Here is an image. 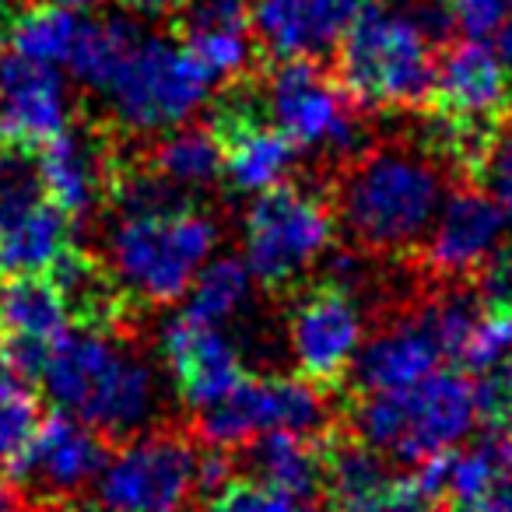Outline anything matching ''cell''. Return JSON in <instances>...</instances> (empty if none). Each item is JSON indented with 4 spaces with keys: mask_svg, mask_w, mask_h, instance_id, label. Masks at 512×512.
<instances>
[{
    "mask_svg": "<svg viewBox=\"0 0 512 512\" xmlns=\"http://www.w3.org/2000/svg\"><path fill=\"white\" fill-rule=\"evenodd\" d=\"M386 481H390V474H386L383 456L372 446H365L362 439L327 449V484L337 495V502L369 495V491H376Z\"/></svg>",
    "mask_w": 512,
    "mask_h": 512,
    "instance_id": "obj_29",
    "label": "cell"
},
{
    "mask_svg": "<svg viewBox=\"0 0 512 512\" xmlns=\"http://www.w3.org/2000/svg\"><path fill=\"white\" fill-rule=\"evenodd\" d=\"M120 165V158L92 130L67 127L57 141L36 151V172L43 197L53 207H60L71 221L88 218L102 204H109Z\"/></svg>",
    "mask_w": 512,
    "mask_h": 512,
    "instance_id": "obj_18",
    "label": "cell"
},
{
    "mask_svg": "<svg viewBox=\"0 0 512 512\" xmlns=\"http://www.w3.org/2000/svg\"><path fill=\"white\" fill-rule=\"evenodd\" d=\"M11 22H15V11L8 8V0H0V43H4V39H8Z\"/></svg>",
    "mask_w": 512,
    "mask_h": 512,
    "instance_id": "obj_42",
    "label": "cell"
},
{
    "mask_svg": "<svg viewBox=\"0 0 512 512\" xmlns=\"http://www.w3.org/2000/svg\"><path fill=\"white\" fill-rule=\"evenodd\" d=\"M460 512H512V470L505 477H498L477 502L463 505Z\"/></svg>",
    "mask_w": 512,
    "mask_h": 512,
    "instance_id": "obj_38",
    "label": "cell"
},
{
    "mask_svg": "<svg viewBox=\"0 0 512 512\" xmlns=\"http://www.w3.org/2000/svg\"><path fill=\"white\" fill-rule=\"evenodd\" d=\"M425 512H439V509H425Z\"/></svg>",
    "mask_w": 512,
    "mask_h": 512,
    "instance_id": "obj_45",
    "label": "cell"
},
{
    "mask_svg": "<svg viewBox=\"0 0 512 512\" xmlns=\"http://www.w3.org/2000/svg\"><path fill=\"white\" fill-rule=\"evenodd\" d=\"M432 463L435 477H439V491L453 495L456 509H463L512 470V428H491L467 449L435 456Z\"/></svg>",
    "mask_w": 512,
    "mask_h": 512,
    "instance_id": "obj_23",
    "label": "cell"
},
{
    "mask_svg": "<svg viewBox=\"0 0 512 512\" xmlns=\"http://www.w3.org/2000/svg\"><path fill=\"white\" fill-rule=\"evenodd\" d=\"M365 344V313L355 288L327 278L306 288L288 313V351L302 379L316 386L348 376Z\"/></svg>",
    "mask_w": 512,
    "mask_h": 512,
    "instance_id": "obj_12",
    "label": "cell"
},
{
    "mask_svg": "<svg viewBox=\"0 0 512 512\" xmlns=\"http://www.w3.org/2000/svg\"><path fill=\"white\" fill-rule=\"evenodd\" d=\"M207 446L239 449L267 432L316 435L327 425L320 386L302 376H246L218 404L197 411Z\"/></svg>",
    "mask_w": 512,
    "mask_h": 512,
    "instance_id": "obj_10",
    "label": "cell"
},
{
    "mask_svg": "<svg viewBox=\"0 0 512 512\" xmlns=\"http://www.w3.org/2000/svg\"><path fill=\"white\" fill-rule=\"evenodd\" d=\"M477 292L484 306L512 309V246H498L488 264L477 271Z\"/></svg>",
    "mask_w": 512,
    "mask_h": 512,
    "instance_id": "obj_36",
    "label": "cell"
},
{
    "mask_svg": "<svg viewBox=\"0 0 512 512\" xmlns=\"http://www.w3.org/2000/svg\"><path fill=\"white\" fill-rule=\"evenodd\" d=\"M123 4H127V8H134V0H123Z\"/></svg>",
    "mask_w": 512,
    "mask_h": 512,
    "instance_id": "obj_44",
    "label": "cell"
},
{
    "mask_svg": "<svg viewBox=\"0 0 512 512\" xmlns=\"http://www.w3.org/2000/svg\"><path fill=\"white\" fill-rule=\"evenodd\" d=\"M249 22L274 60H316L330 50L306 0H253Z\"/></svg>",
    "mask_w": 512,
    "mask_h": 512,
    "instance_id": "obj_25",
    "label": "cell"
},
{
    "mask_svg": "<svg viewBox=\"0 0 512 512\" xmlns=\"http://www.w3.org/2000/svg\"><path fill=\"white\" fill-rule=\"evenodd\" d=\"M477 418V386L463 372L439 369L407 390L362 393L355 432L379 456L418 467L460 449Z\"/></svg>",
    "mask_w": 512,
    "mask_h": 512,
    "instance_id": "obj_6",
    "label": "cell"
},
{
    "mask_svg": "<svg viewBox=\"0 0 512 512\" xmlns=\"http://www.w3.org/2000/svg\"><path fill=\"white\" fill-rule=\"evenodd\" d=\"M442 358H446V351H442L439 337L421 309V313L376 330L358 351L355 365H351V379H355L358 393L407 390V386L439 372Z\"/></svg>",
    "mask_w": 512,
    "mask_h": 512,
    "instance_id": "obj_20",
    "label": "cell"
},
{
    "mask_svg": "<svg viewBox=\"0 0 512 512\" xmlns=\"http://www.w3.org/2000/svg\"><path fill=\"white\" fill-rule=\"evenodd\" d=\"M39 4H67V8H88L95 0H39Z\"/></svg>",
    "mask_w": 512,
    "mask_h": 512,
    "instance_id": "obj_43",
    "label": "cell"
},
{
    "mask_svg": "<svg viewBox=\"0 0 512 512\" xmlns=\"http://www.w3.org/2000/svg\"><path fill=\"white\" fill-rule=\"evenodd\" d=\"M190 0H134V11H144V15H158V11L169 8H186Z\"/></svg>",
    "mask_w": 512,
    "mask_h": 512,
    "instance_id": "obj_40",
    "label": "cell"
},
{
    "mask_svg": "<svg viewBox=\"0 0 512 512\" xmlns=\"http://www.w3.org/2000/svg\"><path fill=\"white\" fill-rule=\"evenodd\" d=\"M183 46L204 64L214 81L235 78L249 64V32L242 29H200L183 32Z\"/></svg>",
    "mask_w": 512,
    "mask_h": 512,
    "instance_id": "obj_30",
    "label": "cell"
},
{
    "mask_svg": "<svg viewBox=\"0 0 512 512\" xmlns=\"http://www.w3.org/2000/svg\"><path fill=\"white\" fill-rule=\"evenodd\" d=\"M71 249V218L43 197L0 221V278L53 274Z\"/></svg>",
    "mask_w": 512,
    "mask_h": 512,
    "instance_id": "obj_21",
    "label": "cell"
},
{
    "mask_svg": "<svg viewBox=\"0 0 512 512\" xmlns=\"http://www.w3.org/2000/svg\"><path fill=\"white\" fill-rule=\"evenodd\" d=\"M264 109L299 151L344 155L358 144V102L316 60H278L264 78Z\"/></svg>",
    "mask_w": 512,
    "mask_h": 512,
    "instance_id": "obj_11",
    "label": "cell"
},
{
    "mask_svg": "<svg viewBox=\"0 0 512 512\" xmlns=\"http://www.w3.org/2000/svg\"><path fill=\"white\" fill-rule=\"evenodd\" d=\"M509 225V211L495 197L477 190H456L442 200L425 242L421 264L435 278H477L498 249Z\"/></svg>",
    "mask_w": 512,
    "mask_h": 512,
    "instance_id": "obj_17",
    "label": "cell"
},
{
    "mask_svg": "<svg viewBox=\"0 0 512 512\" xmlns=\"http://www.w3.org/2000/svg\"><path fill=\"white\" fill-rule=\"evenodd\" d=\"M200 495V453L176 432H148L106 456L95 477L102 512H186Z\"/></svg>",
    "mask_w": 512,
    "mask_h": 512,
    "instance_id": "obj_9",
    "label": "cell"
},
{
    "mask_svg": "<svg viewBox=\"0 0 512 512\" xmlns=\"http://www.w3.org/2000/svg\"><path fill=\"white\" fill-rule=\"evenodd\" d=\"M207 127L214 130L221 144L225 179L232 190L264 193L271 186L285 183L299 148L267 116L264 102H256L253 95L242 92L232 95L228 102H221Z\"/></svg>",
    "mask_w": 512,
    "mask_h": 512,
    "instance_id": "obj_14",
    "label": "cell"
},
{
    "mask_svg": "<svg viewBox=\"0 0 512 512\" xmlns=\"http://www.w3.org/2000/svg\"><path fill=\"white\" fill-rule=\"evenodd\" d=\"M253 274L246 264L232 260V256H221L214 264H207L197 274V281L190 285V299H186L183 313L197 316L214 327H225L232 316H239V309L253 295Z\"/></svg>",
    "mask_w": 512,
    "mask_h": 512,
    "instance_id": "obj_27",
    "label": "cell"
},
{
    "mask_svg": "<svg viewBox=\"0 0 512 512\" xmlns=\"http://www.w3.org/2000/svg\"><path fill=\"white\" fill-rule=\"evenodd\" d=\"M88 25V15L67 4H36L29 11H18L4 43L15 53L32 60H43L53 67H67L81 43V32Z\"/></svg>",
    "mask_w": 512,
    "mask_h": 512,
    "instance_id": "obj_24",
    "label": "cell"
},
{
    "mask_svg": "<svg viewBox=\"0 0 512 512\" xmlns=\"http://www.w3.org/2000/svg\"><path fill=\"white\" fill-rule=\"evenodd\" d=\"M207 512H320V505L313 495H295L264 481H232L211 498Z\"/></svg>",
    "mask_w": 512,
    "mask_h": 512,
    "instance_id": "obj_31",
    "label": "cell"
},
{
    "mask_svg": "<svg viewBox=\"0 0 512 512\" xmlns=\"http://www.w3.org/2000/svg\"><path fill=\"white\" fill-rule=\"evenodd\" d=\"M0 512H25L18 484L15 481H4V477H0Z\"/></svg>",
    "mask_w": 512,
    "mask_h": 512,
    "instance_id": "obj_39",
    "label": "cell"
},
{
    "mask_svg": "<svg viewBox=\"0 0 512 512\" xmlns=\"http://www.w3.org/2000/svg\"><path fill=\"white\" fill-rule=\"evenodd\" d=\"M425 106L432 109L428 151L456 172L477 179L498 134L512 120L509 64L474 36L446 46L435 64Z\"/></svg>",
    "mask_w": 512,
    "mask_h": 512,
    "instance_id": "obj_4",
    "label": "cell"
},
{
    "mask_svg": "<svg viewBox=\"0 0 512 512\" xmlns=\"http://www.w3.org/2000/svg\"><path fill=\"white\" fill-rule=\"evenodd\" d=\"M428 498L432 495L421 484V477L407 474V477H390V481L379 484L369 495L344 498V502H337V512H425Z\"/></svg>",
    "mask_w": 512,
    "mask_h": 512,
    "instance_id": "obj_32",
    "label": "cell"
},
{
    "mask_svg": "<svg viewBox=\"0 0 512 512\" xmlns=\"http://www.w3.org/2000/svg\"><path fill=\"white\" fill-rule=\"evenodd\" d=\"M158 351H162V362L176 383L179 397L193 411L218 404L225 393H232L249 376L242 351L235 348L232 337L190 313H179L165 323Z\"/></svg>",
    "mask_w": 512,
    "mask_h": 512,
    "instance_id": "obj_15",
    "label": "cell"
},
{
    "mask_svg": "<svg viewBox=\"0 0 512 512\" xmlns=\"http://www.w3.org/2000/svg\"><path fill=\"white\" fill-rule=\"evenodd\" d=\"M477 183L488 186L491 197L512 214V120L505 123V130L498 134V141H495V148H491Z\"/></svg>",
    "mask_w": 512,
    "mask_h": 512,
    "instance_id": "obj_35",
    "label": "cell"
},
{
    "mask_svg": "<svg viewBox=\"0 0 512 512\" xmlns=\"http://www.w3.org/2000/svg\"><path fill=\"white\" fill-rule=\"evenodd\" d=\"M442 8L467 36L484 39L505 25V18L512 15V0H442Z\"/></svg>",
    "mask_w": 512,
    "mask_h": 512,
    "instance_id": "obj_34",
    "label": "cell"
},
{
    "mask_svg": "<svg viewBox=\"0 0 512 512\" xmlns=\"http://www.w3.org/2000/svg\"><path fill=\"white\" fill-rule=\"evenodd\" d=\"M453 22L446 8H369L337 43V81L365 109H411L432 92L439 39Z\"/></svg>",
    "mask_w": 512,
    "mask_h": 512,
    "instance_id": "obj_2",
    "label": "cell"
},
{
    "mask_svg": "<svg viewBox=\"0 0 512 512\" xmlns=\"http://www.w3.org/2000/svg\"><path fill=\"white\" fill-rule=\"evenodd\" d=\"M106 456V442H102V435L95 428L57 411L53 418L39 421L11 470H15L22 484H32V488L46 491V495L64 498L88 488L99 477Z\"/></svg>",
    "mask_w": 512,
    "mask_h": 512,
    "instance_id": "obj_19",
    "label": "cell"
},
{
    "mask_svg": "<svg viewBox=\"0 0 512 512\" xmlns=\"http://www.w3.org/2000/svg\"><path fill=\"white\" fill-rule=\"evenodd\" d=\"M498 32H502V36H498V53H502V60L509 64V71H512V15L505 18V25Z\"/></svg>",
    "mask_w": 512,
    "mask_h": 512,
    "instance_id": "obj_41",
    "label": "cell"
},
{
    "mask_svg": "<svg viewBox=\"0 0 512 512\" xmlns=\"http://www.w3.org/2000/svg\"><path fill=\"white\" fill-rule=\"evenodd\" d=\"M148 169H155L162 179H169L179 190H200L211 186L218 176H225L221 162V144L211 127H186L172 130L158 148L151 151Z\"/></svg>",
    "mask_w": 512,
    "mask_h": 512,
    "instance_id": "obj_26",
    "label": "cell"
},
{
    "mask_svg": "<svg viewBox=\"0 0 512 512\" xmlns=\"http://www.w3.org/2000/svg\"><path fill=\"white\" fill-rule=\"evenodd\" d=\"M442 200L435 158L411 144H383L365 151L341 179L337 211L362 249L404 253L425 242Z\"/></svg>",
    "mask_w": 512,
    "mask_h": 512,
    "instance_id": "obj_3",
    "label": "cell"
},
{
    "mask_svg": "<svg viewBox=\"0 0 512 512\" xmlns=\"http://www.w3.org/2000/svg\"><path fill=\"white\" fill-rule=\"evenodd\" d=\"M71 323V302L50 274L0 278V351L25 379L43 372L46 355Z\"/></svg>",
    "mask_w": 512,
    "mask_h": 512,
    "instance_id": "obj_16",
    "label": "cell"
},
{
    "mask_svg": "<svg viewBox=\"0 0 512 512\" xmlns=\"http://www.w3.org/2000/svg\"><path fill=\"white\" fill-rule=\"evenodd\" d=\"M253 0H190L183 15V32L200 29H242L249 32Z\"/></svg>",
    "mask_w": 512,
    "mask_h": 512,
    "instance_id": "obj_33",
    "label": "cell"
},
{
    "mask_svg": "<svg viewBox=\"0 0 512 512\" xmlns=\"http://www.w3.org/2000/svg\"><path fill=\"white\" fill-rule=\"evenodd\" d=\"M46 400L99 435H134L158 414L155 369L102 327L67 330L43 362Z\"/></svg>",
    "mask_w": 512,
    "mask_h": 512,
    "instance_id": "obj_1",
    "label": "cell"
},
{
    "mask_svg": "<svg viewBox=\"0 0 512 512\" xmlns=\"http://www.w3.org/2000/svg\"><path fill=\"white\" fill-rule=\"evenodd\" d=\"M71 127V95L60 67L0 53V144L22 151H43Z\"/></svg>",
    "mask_w": 512,
    "mask_h": 512,
    "instance_id": "obj_13",
    "label": "cell"
},
{
    "mask_svg": "<svg viewBox=\"0 0 512 512\" xmlns=\"http://www.w3.org/2000/svg\"><path fill=\"white\" fill-rule=\"evenodd\" d=\"M218 225L190 200L116 211L109 228V274L123 292L148 306H165L190 292L211 260Z\"/></svg>",
    "mask_w": 512,
    "mask_h": 512,
    "instance_id": "obj_5",
    "label": "cell"
},
{
    "mask_svg": "<svg viewBox=\"0 0 512 512\" xmlns=\"http://www.w3.org/2000/svg\"><path fill=\"white\" fill-rule=\"evenodd\" d=\"M246 463L253 481L295 495H313L327 481V453H320L313 435L267 432L246 446Z\"/></svg>",
    "mask_w": 512,
    "mask_h": 512,
    "instance_id": "obj_22",
    "label": "cell"
},
{
    "mask_svg": "<svg viewBox=\"0 0 512 512\" xmlns=\"http://www.w3.org/2000/svg\"><path fill=\"white\" fill-rule=\"evenodd\" d=\"M214 78L183 39L137 36L123 64L102 88L113 120L130 134L176 130L207 102Z\"/></svg>",
    "mask_w": 512,
    "mask_h": 512,
    "instance_id": "obj_7",
    "label": "cell"
},
{
    "mask_svg": "<svg viewBox=\"0 0 512 512\" xmlns=\"http://www.w3.org/2000/svg\"><path fill=\"white\" fill-rule=\"evenodd\" d=\"M306 4H309V11H313L327 46L341 43V36L351 29V22L369 8V0H306Z\"/></svg>",
    "mask_w": 512,
    "mask_h": 512,
    "instance_id": "obj_37",
    "label": "cell"
},
{
    "mask_svg": "<svg viewBox=\"0 0 512 512\" xmlns=\"http://www.w3.org/2000/svg\"><path fill=\"white\" fill-rule=\"evenodd\" d=\"M36 425L39 411L36 397L29 393V379L0 351V470L15 467Z\"/></svg>",
    "mask_w": 512,
    "mask_h": 512,
    "instance_id": "obj_28",
    "label": "cell"
},
{
    "mask_svg": "<svg viewBox=\"0 0 512 512\" xmlns=\"http://www.w3.org/2000/svg\"><path fill=\"white\" fill-rule=\"evenodd\" d=\"M334 207L299 183H278L256 193L242 225L246 267L260 285L288 288L334 242Z\"/></svg>",
    "mask_w": 512,
    "mask_h": 512,
    "instance_id": "obj_8",
    "label": "cell"
}]
</instances>
